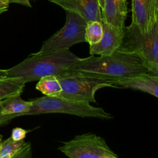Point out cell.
<instances>
[{
    "label": "cell",
    "mask_w": 158,
    "mask_h": 158,
    "mask_svg": "<svg viewBox=\"0 0 158 158\" xmlns=\"http://www.w3.org/2000/svg\"><path fill=\"white\" fill-rule=\"evenodd\" d=\"M145 60L138 54L117 49L107 56L91 55L80 60L68 72L115 81L149 72Z\"/></svg>",
    "instance_id": "cell-1"
},
{
    "label": "cell",
    "mask_w": 158,
    "mask_h": 158,
    "mask_svg": "<svg viewBox=\"0 0 158 158\" xmlns=\"http://www.w3.org/2000/svg\"><path fill=\"white\" fill-rule=\"evenodd\" d=\"M80 59L69 49L43 54L34 53L20 63L6 69L7 77H21L27 83L46 76H58L68 72Z\"/></svg>",
    "instance_id": "cell-2"
},
{
    "label": "cell",
    "mask_w": 158,
    "mask_h": 158,
    "mask_svg": "<svg viewBox=\"0 0 158 158\" xmlns=\"http://www.w3.org/2000/svg\"><path fill=\"white\" fill-rule=\"evenodd\" d=\"M32 106L27 115L60 113L81 117H93L110 120L112 115L102 108L94 107L88 102H77L59 97L45 96L30 100Z\"/></svg>",
    "instance_id": "cell-3"
},
{
    "label": "cell",
    "mask_w": 158,
    "mask_h": 158,
    "mask_svg": "<svg viewBox=\"0 0 158 158\" xmlns=\"http://www.w3.org/2000/svg\"><path fill=\"white\" fill-rule=\"evenodd\" d=\"M62 91L57 96L65 99L83 102H96V92L104 87H115V81L103 78L68 72L56 76Z\"/></svg>",
    "instance_id": "cell-4"
},
{
    "label": "cell",
    "mask_w": 158,
    "mask_h": 158,
    "mask_svg": "<svg viewBox=\"0 0 158 158\" xmlns=\"http://www.w3.org/2000/svg\"><path fill=\"white\" fill-rule=\"evenodd\" d=\"M86 22L78 14L72 11H66V20L64 27L46 40L38 54H43L63 49H68L71 46L85 42V28Z\"/></svg>",
    "instance_id": "cell-5"
},
{
    "label": "cell",
    "mask_w": 158,
    "mask_h": 158,
    "mask_svg": "<svg viewBox=\"0 0 158 158\" xmlns=\"http://www.w3.org/2000/svg\"><path fill=\"white\" fill-rule=\"evenodd\" d=\"M119 49L138 54L148 64H158V20L152 30L145 34L133 23L125 26Z\"/></svg>",
    "instance_id": "cell-6"
},
{
    "label": "cell",
    "mask_w": 158,
    "mask_h": 158,
    "mask_svg": "<svg viewBox=\"0 0 158 158\" xmlns=\"http://www.w3.org/2000/svg\"><path fill=\"white\" fill-rule=\"evenodd\" d=\"M59 149L70 158H117L105 139L93 133L77 135Z\"/></svg>",
    "instance_id": "cell-7"
},
{
    "label": "cell",
    "mask_w": 158,
    "mask_h": 158,
    "mask_svg": "<svg viewBox=\"0 0 158 158\" xmlns=\"http://www.w3.org/2000/svg\"><path fill=\"white\" fill-rule=\"evenodd\" d=\"M131 12V23L148 33L158 20V0H132Z\"/></svg>",
    "instance_id": "cell-8"
},
{
    "label": "cell",
    "mask_w": 158,
    "mask_h": 158,
    "mask_svg": "<svg viewBox=\"0 0 158 158\" xmlns=\"http://www.w3.org/2000/svg\"><path fill=\"white\" fill-rule=\"evenodd\" d=\"M101 22L103 27V35L98 43L89 45L91 55H110L119 49L122 42L125 27H115L107 23L102 19Z\"/></svg>",
    "instance_id": "cell-9"
},
{
    "label": "cell",
    "mask_w": 158,
    "mask_h": 158,
    "mask_svg": "<svg viewBox=\"0 0 158 158\" xmlns=\"http://www.w3.org/2000/svg\"><path fill=\"white\" fill-rule=\"evenodd\" d=\"M64 9L80 15L87 22H101L102 15L98 0H49Z\"/></svg>",
    "instance_id": "cell-10"
},
{
    "label": "cell",
    "mask_w": 158,
    "mask_h": 158,
    "mask_svg": "<svg viewBox=\"0 0 158 158\" xmlns=\"http://www.w3.org/2000/svg\"><path fill=\"white\" fill-rule=\"evenodd\" d=\"M20 94H14L0 100L2 124L8 122L14 117L27 115L30 110L32 106L31 101H24Z\"/></svg>",
    "instance_id": "cell-11"
},
{
    "label": "cell",
    "mask_w": 158,
    "mask_h": 158,
    "mask_svg": "<svg viewBox=\"0 0 158 158\" xmlns=\"http://www.w3.org/2000/svg\"><path fill=\"white\" fill-rule=\"evenodd\" d=\"M127 4V0H104L102 19L112 25L123 28L128 12Z\"/></svg>",
    "instance_id": "cell-12"
},
{
    "label": "cell",
    "mask_w": 158,
    "mask_h": 158,
    "mask_svg": "<svg viewBox=\"0 0 158 158\" xmlns=\"http://www.w3.org/2000/svg\"><path fill=\"white\" fill-rule=\"evenodd\" d=\"M115 87H122L149 93L158 98V76L148 73L119 80L114 83Z\"/></svg>",
    "instance_id": "cell-13"
},
{
    "label": "cell",
    "mask_w": 158,
    "mask_h": 158,
    "mask_svg": "<svg viewBox=\"0 0 158 158\" xmlns=\"http://www.w3.org/2000/svg\"><path fill=\"white\" fill-rule=\"evenodd\" d=\"M31 146L30 142L23 139L14 140L11 136L2 141L0 146V158H30Z\"/></svg>",
    "instance_id": "cell-14"
},
{
    "label": "cell",
    "mask_w": 158,
    "mask_h": 158,
    "mask_svg": "<svg viewBox=\"0 0 158 158\" xmlns=\"http://www.w3.org/2000/svg\"><path fill=\"white\" fill-rule=\"evenodd\" d=\"M25 83L21 77L0 78V100L14 94H21Z\"/></svg>",
    "instance_id": "cell-15"
},
{
    "label": "cell",
    "mask_w": 158,
    "mask_h": 158,
    "mask_svg": "<svg viewBox=\"0 0 158 158\" xmlns=\"http://www.w3.org/2000/svg\"><path fill=\"white\" fill-rule=\"evenodd\" d=\"M36 89L45 96L57 97L62 91L60 84L54 75L43 77L36 85Z\"/></svg>",
    "instance_id": "cell-16"
},
{
    "label": "cell",
    "mask_w": 158,
    "mask_h": 158,
    "mask_svg": "<svg viewBox=\"0 0 158 158\" xmlns=\"http://www.w3.org/2000/svg\"><path fill=\"white\" fill-rule=\"evenodd\" d=\"M103 35V27L101 22L89 21L85 28V42L90 44L98 43Z\"/></svg>",
    "instance_id": "cell-17"
},
{
    "label": "cell",
    "mask_w": 158,
    "mask_h": 158,
    "mask_svg": "<svg viewBox=\"0 0 158 158\" xmlns=\"http://www.w3.org/2000/svg\"><path fill=\"white\" fill-rule=\"evenodd\" d=\"M30 130H26L22 128L16 127L12 130L10 136L15 141L22 140L26 137L27 133Z\"/></svg>",
    "instance_id": "cell-18"
},
{
    "label": "cell",
    "mask_w": 158,
    "mask_h": 158,
    "mask_svg": "<svg viewBox=\"0 0 158 158\" xmlns=\"http://www.w3.org/2000/svg\"><path fill=\"white\" fill-rule=\"evenodd\" d=\"M148 65L149 69L148 73L152 75L158 76V64H149Z\"/></svg>",
    "instance_id": "cell-19"
},
{
    "label": "cell",
    "mask_w": 158,
    "mask_h": 158,
    "mask_svg": "<svg viewBox=\"0 0 158 158\" xmlns=\"http://www.w3.org/2000/svg\"><path fill=\"white\" fill-rule=\"evenodd\" d=\"M9 3H15L19 4L21 5H23L25 6H28L31 7V5L30 4V0H8Z\"/></svg>",
    "instance_id": "cell-20"
},
{
    "label": "cell",
    "mask_w": 158,
    "mask_h": 158,
    "mask_svg": "<svg viewBox=\"0 0 158 158\" xmlns=\"http://www.w3.org/2000/svg\"><path fill=\"white\" fill-rule=\"evenodd\" d=\"M9 1L8 0H0V11L6 12L7 10L9 7Z\"/></svg>",
    "instance_id": "cell-21"
},
{
    "label": "cell",
    "mask_w": 158,
    "mask_h": 158,
    "mask_svg": "<svg viewBox=\"0 0 158 158\" xmlns=\"http://www.w3.org/2000/svg\"><path fill=\"white\" fill-rule=\"evenodd\" d=\"M7 71L6 69H0V77H6Z\"/></svg>",
    "instance_id": "cell-22"
},
{
    "label": "cell",
    "mask_w": 158,
    "mask_h": 158,
    "mask_svg": "<svg viewBox=\"0 0 158 158\" xmlns=\"http://www.w3.org/2000/svg\"><path fill=\"white\" fill-rule=\"evenodd\" d=\"M99 1V6L101 7V10L104 7V0H98Z\"/></svg>",
    "instance_id": "cell-23"
},
{
    "label": "cell",
    "mask_w": 158,
    "mask_h": 158,
    "mask_svg": "<svg viewBox=\"0 0 158 158\" xmlns=\"http://www.w3.org/2000/svg\"><path fill=\"white\" fill-rule=\"evenodd\" d=\"M2 135H0V146H1V143H2Z\"/></svg>",
    "instance_id": "cell-24"
},
{
    "label": "cell",
    "mask_w": 158,
    "mask_h": 158,
    "mask_svg": "<svg viewBox=\"0 0 158 158\" xmlns=\"http://www.w3.org/2000/svg\"><path fill=\"white\" fill-rule=\"evenodd\" d=\"M2 124V117L0 116V125Z\"/></svg>",
    "instance_id": "cell-25"
},
{
    "label": "cell",
    "mask_w": 158,
    "mask_h": 158,
    "mask_svg": "<svg viewBox=\"0 0 158 158\" xmlns=\"http://www.w3.org/2000/svg\"><path fill=\"white\" fill-rule=\"evenodd\" d=\"M4 12H2V11H0V14H1L2 13H3Z\"/></svg>",
    "instance_id": "cell-26"
},
{
    "label": "cell",
    "mask_w": 158,
    "mask_h": 158,
    "mask_svg": "<svg viewBox=\"0 0 158 158\" xmlns=\"http://www.w3.org/2000/svg\"><path fill=\"white\" fill-rule=\"evenodd\" d=\"M0 116H1V107H0ZM2 117V116H1Z\"/></svg>",
    "instance_id": "cell-27"
},
{
    "label": "cell",
    "mask_w": 158,
    "mask_h": 158,
    "mask_svg": "<svg viewBox=\"0 0 158 158\" xmlns=\"http://www.w3.org/2000/svg\"><path fill=\"white\" fill-rule=\"evenodd\" d=\"M0 78H2V77H0Z\"/></svg>",
    "instance_id": "cell-28"
}]
</instances>
